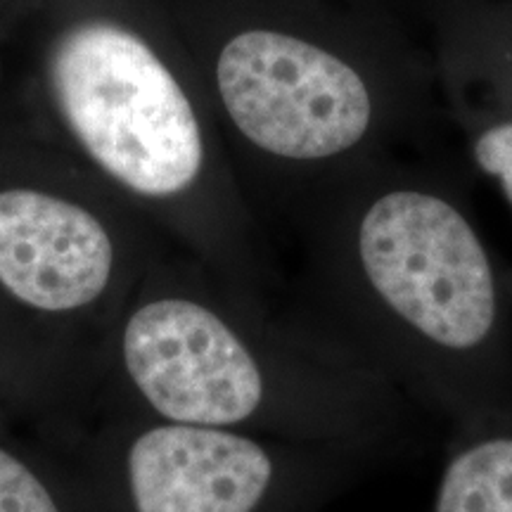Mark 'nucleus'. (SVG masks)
Wrapping results in <instances>:
<instances>
[{"label": "nucleus", "instance_id": "obj_1", "mask_svg": "<svg viewBox=\"0 0 512 512\" xmlns=\"http://www.w3.org/2000/svg\"><path fill=\"white\" fill-rule=\"evenodd\" d=\"M337 195L323 259L344 342L453 425L512 403L508 271L463 200L382 159Z\"/></svg>", "mask_w": 512, "mask_h": 512}, {"label": "nucleus", "instance_id": "obj_2", "mask_svg": "<svg viewBox=\"0 0 512 512\" xmlns=\"http://www.w3.org/2000/svg\"><path fill=\"white\" fill-rule=\"evenodd\" d=\"M216 91L254 150L344 176L380 162L408 114V93L370 53L351 57L275 29L233 36L216 60Z\"/></svg>", "mask_w": 512, "mask_h": 512}, {"label": "nucleus", "instance_id": "obj_3", "mask_svg": "<svg viewBox=\"0 0 512 512\" xmlns=\"http://www.w3.org/2000/svg\"><path fill=\"white\" fill-rule=\"evenodd\" d=\"M53 88L79 143L126 188L176 197L200 181L207 145L195 107L136 34L107 22L67 31Z\"/></svg>", "mask_w": 512, "mask_h": 512}, {"label": "nucleus", "instance_id": "obj_4", "mask_svg": "<svg viewBox=\"0 0 512 512\" xmlns=\"http://www.w3.org/2000/svg\"><path fill=\"white\" fill-rule=\"evenodd\" d=\"M124 361L138 392L169 422L240 427L273 408V370L245 330L192 297L140 306L124 330Z\"/></svg>", "mask_w": 512, "mask_h": 512}, {"label": "nucleus", "instance_id": "obj_5", "mask_svg": "<svg viewBox=\"0 0 512 512\" xmlns=\"http://www.w3.org/2000/svg\"><path fill=\"white\" fill-rule=\"evenodd\" d=\"M278 475L271 448L230 427L169 422L128 451L136 512H256Z\"/></svg>", "mask_w": 512, "mask_h": 512}, {"label": "nucleus", "instance_id": "obj_6", "mask_svg": "<svg viewBox=\"0 0 512 512\" xmlns=\"http://www.w3.org/2000/svg\"><path fill=\"white\" fill-rule=\"evenodd\" d=\"M114 247L79 204L41 190L0 192V283L31 309L93 304L112 278Z\"/></svg>", "mask_w": 512, "mask_h": 512}, {"label": "nucleus", "instance_id": "obj_7", "mask_svg": "<svg viewBox=\"0 0 512 512\" xmlns=\"http://www.w3.org/2000/svg\"><path fill=\"white\" fill-rule=\"evenodd\" d=\"M434 512H512V403L453 425Z\"/></svg>", "mask_w": 512, "mask_h": 512}, {"label": "nucleus", "instance_id": "obj_8", "mask_svg": "<svg viewBox=\"0 0 512 512\" xmlns=\"http://www.w3.org/2000/svg\"><path fill=\"white\" fill-rule=\"evenodd\" d=\"M470 157L512 207V114L470 121Z\"/></svg>", "mask_w": 512, "mask_h": 512}, {"label": "nucleus", "instance_id": "obj_9", "mask_svg": "<svg viewBox=\"0 0 512 512\" xmlns=\"http://www.w3.org/2000/svg\"><path fill=\"white\" fill-rule=\"evenodd\" d=\"M0 512H60L46 484L5 448H0Z\"/></svg>", "mask_w": 512, "mask_h": 512}, {"label": "nucleus", "instance_id": "obj_10", "mask_svg": "<svg viewBox=\"0 0 512 512\" xmlns=\"http://www.w3.org/2000/svg\"><path fill=\"white\" fill-rule=\"evenodd\" d=\"M508 285H510V297H512V271H508Z\"/></svg>", "mask_w": 512, "mask_h": 512}]
</instances>
